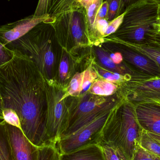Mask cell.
<instances>
[{
    "instance_id": "obj_1",
    "label": "cell",
    "mask_w": 160,
    "mask_h": 160,
    "mask_svg": "<svg viewBox=\"0 0 160 160\" xmlns=\"http://www.w3.org/2000/svg\"><path fill=\"white\" fill-rule=\"evenodd\" d=\"M0 96L3 109L16 112L21 129L33 144H51L46 131L47 82L34 63L14 53L0 65Z\"/></svg>"
},
{
    "instance_id": "obj_2",
    "label": "cell",
    "mask_w": 160,
    "mask_h": 160,
    "mask_svg": "<svg viewBox=\"0 0 160 160\" xmlns=\"http://www.w3.org/2000/svg\"><path fill=\"white\" fill-rule=\"evenodd\" d=\"M32 61L48 83L56 81L62 48L51 23L42 22L19 39L5 46Z\"/></svg>"
},
{
    "instance_id": "obj_3",
    "label": "cell",
    "mask_w": 160,
    "mask_h": 160,
    "mask_svg": "<svg viewBox=\"0 0 160 160\" xmlns=\"http://www.w3.org/2000/svg\"><path fill=\"white\" fill-rule=\"evenodd\" d=\"M140 127L135 105L123 99L115 107L102 130V141L119 148L128 160H132L139 145Z\"/></svg>"
},
{
    "instance_id": "obj_4",
    "label": "cell",
    "mask_w": 160,
    "mask_h": 160,
    "mask_svg": "<svg viewBox=\"0 0 160 160\" xmlns=\"http://www.w3.org/2000/svg\"><path fill=\"white\" fill-rule=\"evenodd\" d=\"M158 18L159 4L140 0L125 12L122 24L111 35L126 42L143 43L155 30L154 24Z\"/></svg>"
},
{
    "instance_id": "obj_5",
    "label": "cell",
    "mask_w": 160,
    "mask_h": 160,
    "mask_svg": "<svg viewBox=\"0 0 160 160\" xmlns=\"http://www.w3.org/2000/svg\"><path fill=\"white\" fill-rule=\"evenodd\" d=\"M59 44L71 54L79 55L92 46L86 9L80 7L57 17L52 23Z\"/></svg>"
},
{
    "instance_id": "obj_6",
    "label": "cell",
    "mask_w": 160,
    "mask_h": 160,
    "mask_svg": "<svg viewBox=\"0 0 160 160\" xmlns=\"http://www.w3.org/2000/svg\"><path fill=\"white\" fill-rule=\"evenodd\" d=\"M123 98L118 90L109 97L89 92L80 97H71L67 127L62 137L75 132L105 111L115 107Z\"/></svg>"
},
{
    "instance_id": "obj_7",
    "label": "cell",
    "mask_w": 160,
    "mask_h": 160,
    "mask_svg": "<svg viewBox=\"0 0 160 160\" xmlns=\"http://www.w3.org/2000/svg\"><path fill=\"white\" fill-rule=\"evenodd\" d=\"M47 134L51 143L56 145L67 127L71 97L66 88L47 82Z\"/></svg>"
},
{
    "instance_id": "obj_8",
    "label": "cell",
    "mask_w": 160,
    "mask_h": 160,
    "mask_svg": "<svg viewBox=\"0 0 160 160\" xmlns=\"http://www.w3.org/2000/svg\"><path fill=\"white\" fill-rule=\"evenodd\" d=\"M115 107L105 111L75 132L62 137L56 145L60 154L99 144L102 139L103 127Z\"/></svg>"
},
{
    "instance_id": "obj_9",
    "label": "cell",
    "mask_w": 160,
    "mask_h": 160,
    "mask_svg": "<svg viewBox=\"0 0 160 160\" xmlns=\"http://www.w3.org/2000/svg\"><path fill=\"white\" fill-rule=\"evenodd\" d=\"M118 84L121 95L134 104L148 103L160 95V78L158 77H132Z\"/></svg>"
},
{
    "instance_id": "obj_10",
    "label": "cell",
    "mask_w": 160,
    "mask_h": 160,
    "mask_svg": "<svg viewBox=\"0 0 160 160\" xmlns=\"http://www.w3.org/2000/svg\"><path fill=\"white\" fill-rule=\"evenodd\" d=\"M102 42L115 50L119 52L126 63L138 71L150 77L160 78V69L157 64L145 55L130 49L102 38Z\"/></svg>"
},
{
    "instance_id": "obj_11",
    "label": "cell",
    "mask_w": 160,
    "mask_h": 160,
    "mask_svg": "<svg viewBox=\"0 0 160 160\" xmlns=\"http://www.w3.org/2000/svg\"><path fill=\"white\" fill-rule=\"evenodd\" d=\"M49 23L47 16L32 15L15 22L8 23L0 27V44L5 46L26 34L40 22Z\"/></svg>"
},
{
    "instance_id": "obj_12",
    "label": "cell",
    "mask_w": 160,
    "mask_h": 160,
    "mask_svg": "<svg viewBox=\"0 0 160 160\" xmlns=\"http://www.w3.org/2000/svg\"><path fill=\"white\" fill-rule=\"evenodd\" d=\"M14 160H38V148L33 144L19 128L6 122Z\"/></svg>"
},
{
    "instance_id": "obj_13",
    "label": "cell",
    "mask_w": 160,
    "mask_h": 160,
    "mask_svg": "<svg viewBox=\"0 0 160 160\" xmlns=\"http://www.w3.org/2000/svg\"><path fill=\"white\" fill-rule=\"evenodd\" d=\"M83 57L74 55L62 49V56L59 64L55 83L66 88L72 78L78 72L83 71L82 69Z\"/></svg>"
},
{
    "instance_id": "obj_14",
    "label": "cell",
    "mask_w": 160,
    "mask_h": 160,
    "mask_svg": "<svg viewBox=\"0 0 160 160\" xmlns=\"http://www.w3.org/2000/svg\"><path fill=\"white\" fill-rule=\"evenodd\" d=\"M80 7L78 0H39L34 15L47 16L52 24L58 16Z\"/></svg>"
},
{
    "instance_id": "obj_15",
    "label": "cell",
    "mask_w": 160,
    "mask_h": 160,
    "mask_svg": "<svg viewBox=\"0 0 160 160\" xmlns=\"http://www.w3.org/2000/svg\"><path fill=\"white\" fill-rule=\"evenodd\" d=\"M92 50L95 62L99 66L108 71L117 73L124 76H146L137 70L133 69L126 62L121 65H118L110 58L107 52L100 43L92 45Z\"/></svg>"
},
{
    "instance_id": "obj_16",
    "label": "cell",
    "mask_w": 160,
    "mask_h": 160,
    "mask_svg": "<svg viewBox=\"0 0 160 160\" xmlns=\"http://www.w3.org/2000/svg\"><path fill=\"white\" fill-rule=\"evenodd\" d=\"M140 127L148 131L160 133V106L152 103L134 104Z\"/></svg>"
},
{
    "instance_id": "obj_17",
    "label": "cell",
    "mask_w": 160,
    "mask_h": 160,
    "mask_svg": "<svg viewBox=\"0 0 160 160\" xmlns=\"http://www.w3.org/2000/svg\"><path fill=\"white\" fill-rule=\"evenodd\" d=\"M104 39L130 49L148 57L157 64L160 69V47L151 42L146 41L141 43L126 42L112 35L103 38Z\"/></svg>"
},
{
    "instance_id": "obj_18",
    "label": "cell",
    "mask_w": 160,
    "mask_h": 160,
    "mask_svg": "<svg viewBox=\"0 0 160 160\" xmlns=\"http://www.w3.org/2000/svg\"><path fill=\"white\" fill-rule=\"evenodd\" d=\"M60 160H105L99 144L93 145L66 154H60Z\"/></svg>"
},
{
    "instance_id": "obj_19",
    "label": "cell",
    "mask_w": 160,
    "mask_h": 160,
    "mask_svg": "<svg viewBox=\"0 0 160 160\" xmlns=\"http://www.w3.org/2000/svg\"><path fill=\"white\" fill-rule=\"evenodd\" d=\"M118 84L106 81L100 77L91 86L88 92L94 95L102 97H109L117 93Z\"/></svg>"
},
{
    "instance_id": "obj_20",
    "label": "cell",
    "mask_w": 160,
    "mask_h": 160,
    "mask_svg": "<svg viewBox=\"0 0 160 160\" xmlns=\"http://www.w3.org/2000/svg\"><path fill=\"white\" fill-rule=\"evenodd\" d=\"M0 160H14L6 122L0 120Z\"/></svg>"
},
{
    "instance_id": "obj_21",
    "label": "cell",
    "mask_w": 160,
    "mask_h": 160,
    "mask_svg": "<svg viewBox=\"0 0 160 160\" xmlns=\"http://www.w3.org/2000/svg\"><path fill=\"white\" fill-rule=\"evenodd\" d=\"M139 143L141 147L160 160V145L149 136L146 130L141 127L139 131Z\"/></svg>"
},
{
    "instance_id": "obj_22",
    "label": "cell",
    "mask_w": 160,
    "mask_h": 160,
    "mask_svg": "<svg viewBox=\"0 0 160 160\" xmlns=\"http://www.w3.org/2000/svg\"><path fill=\"white\" fill-rule=\"evenodd\" d=\"M103 2V0H93L85 9L88 35L91 43L94 35V24L97 13Z\"/></svg>"
},
{
    "instance_id": "obj_23",
    "label": "cell",
    "mask_w": 160,
    "mask_h": 160,
    "mask_svg": "<svg viewBox=\"0 0 160 160\" xmlns=\"http://www.w3.org/2000/svg\"><path fill=\"white\" fill-rule=\"evenodd\" d=\"M101 147L105 160H128L119 148L111 143L101 141Z\"/></svg>"
},
{
    "instance_id": "obj_24",
    "label": "cell",
    "mask_w": 160,
    "mask_h": 160,
    "mask_svg": "<svg viewBox=\"0 0 160 160\" xmlns=\"http://www.w3.org/2000/svg\"><path fill=\"white\" fill-rule=\"evenodd\" d=\"M92 66L101 78L117 84L128 79L132 77L130 76H123L118 73H113L111 71H108L97 64L95 62V61L93 62Z\"/></svg>"
},
{
    "instance_id": "obj_25",
    "label": "cell",
    "mask_w": 160,
    "mask_h": 160,
    "mask_svg": "<svg viewBox=\"0 0 160 160\" xmlns=\"http://www.w3.org/2000/svg\"><path fill=\"white\" fill-rule=\"evenodd\" d=\"M84 71L77 72L70 80L66 88L67 93L68 96L72 97L80 96L82 90Z\"/></svg>"
},
{
    "instance_id": "obj_26",
    "label": "cell",
    "mask_w": 160,
    "mask_h": 160,
    "mask_svg": "<svg viewBox=\"0 0 160 160\" xmlns=\"http://www.w3.org/2000/svg\"><path fill=\"white\" fill-rule=\"evenodd\" d=\"M92 64L93 63L84 71L82 90L80 96L88 92L93 83L100 78L96 70L93 68Z\"/></svg>"
},
{
    "instance_id": "obj_27",
    "label": "cell",
    "mask_w": 160,
    "mask_h": 160,
    "mask_svg": "<svg viewBox=\"0 0 160 160\" xmlns=\"http://www.w3.org/2000/svg\"><path fill=\"white\" fill-rule=\"evenodd\" d=\"M60 152L55 145L38 148V160H60Z\"/></svg>"
},
{
    "instance_id": "obj_28",
    "label": "cell",
    "mask_w": 160,
    "mask_h": 160,
    "mask_svg": "<svg viewBox=\"0 0 160 160\" xmlns=\"http://www.w3.org/2000/svg\"><path fill=\"white\" fill-rule=\"evenodd\" d=\"M108 4L107 19L109 22L118 16L121 0H106Z\"/></svg>"
},
{
    "instance_id": "obj_29",
    "label": "cell",
    "mask_w": 160,
    "mask_h": 160,
    "mask_svg": "<svg viewBox=\"0 0 160 160\" xmlns=\"http://www.w3.org/2000/svg\"><path fill=\"white\" fill-rule=\"evenodd\" d=\"M4 120L9 125L21 129L19 118L16 112L9 109H3Z\"/></svg>"
},
{
    "instance_id": "obj_30",
    "label": "cell",
    "mask_w": 160,
    "mask_h": 160,
    "mask_svg": "<svg viewBox=\"0 0 160 160\" xmlns=\"http://www.w3.org/2000/svg\"><path fill=\"white\" fill-rule=\"evenodd\" d=\"M125 14V12L109 22V25L104 34V37L113 34L117 31L122 24Z\"/></svg>"
},
{
    "instance_id": "obj_31",
    "label": "cell",
    "mask_w": 160,
    "mask_h": 160,
    "mask_svg": "<svg viewBox=\"0 0 160 160\" xmlns=\"http://www.w3.org/2000/svg\"><path fill=\"white\" fill-rule=\"evenodd\" d=\"M132 160H160L138 146Z\"/></svg>"
},
{
    "instance_id": "obj_32",
    "label": "cell",
    "mask_w": 160,
    "mask_h": 160,
    "mask_svg": "<svg viewBox=\"0 0 160 160\" xmlns=\"http://www.w3.org/2000/svg\"><path fill=\"white\" fill-rule=\"evenodd\" d=\"M14 55L13 52L0 44V65L10 61Z\"/></svg>"
},
{
    "instance_id": "obj_33",
    "label": "cell",
    "mask_w": 160,
    "mask_h": 160,
    "mask_svg": "<svg viewBox=\"0 0 160 160\" xmlns=\"http://www.w3.org/2000/svg\"><path fill=\"white\" fill-rule=\"evenodd\" d=\"M108 13V3L106 1H105L103 2L99 8L98 11L97 13V17H96V20L100 19H107Z\"/></svg>"
},
{
    "instance_id": "obj_34",
    "label": "cell",
    "mask_w": 160,
    "mask_h": 160,
    "mask_svg": "<svg viewBox=\"0 0 160 160\" xmlns=\"http://www.w3.org/2000/svg\"><path fill=\"white\" fill-rule=\"evenodd\" d=\"M140 0H121L118 16L125 13L131 6Z\"/></svg>"
},
{
    "instance_id": "obj_35",
    "label": "cell",
    "mask_w": 160,
    "mask_h": 160,
    "mask_svg": "<svg viewBox=\"0 0 160 160\" xmlns=\"http://www.w3.org/2000/svg\"><path fill=\"white\" fill-rule=\"evenodd\" d=\"M146 41L154 43L160 47V36L157 34L156 31H153L148 35Z\"/></svg>"
},
{
    "instance_id": "obj_36",
    "label": "cell",
    "mask_w": 160,
    "mask_h": 160,
    "mask_svg": "<svg viewBox=\"0 0 160 160\" xmlns=\"http://www.w3.org/2000/svg\"><path fill=\"white\" fill-rule=\"evenodd\" d=\"M146 130V129H145ZM149 136L160 145V133H156L147 130Z\"/></svg>"
},
{
    "instance_id": "obj_37",
    "label": "cell",
    "mask_w": 160,
    "mask_h": 160,
    "mask_svg": "<svg viewBox=\"0 0 160 160\" xmlns=\"http://www.w3.org/2000/svg\"><path fill=\"white\" fill-rule=\"evenodd\" d=\"M93 1V0H78V2L81 6L86 9Z\"/></svg>"
},
{
    "instance_id": "obj_38",
    "label": "cell",
    "mask_w": 160,
    "mask_h": 160,
    "mask_svg": "<svg viewBox=\"0 0 160 160\" xmlns=\"http://www.w3.org/2000/svg\"><path fill=\"white\" fill-rule=\"evenodd\" d=\"M154 28L157 34L160 36V18H158L157 22L154 23Z\"/></svg>"
},
{
    "instance_id": "obj_39",
    "label": "cell",
    "mask_w": 160,
    "mask_h": 160,
    "mask_svg": "<svg viewBox=\"0 0 160 160\" xmlns=\"http://www.w3.org/2000/svg\"><path fill=\"white\" fill-rule=\"evenodd\" d=\"M148 103H154V104H157V105H159L160 106V95L158 98L152 100V101L149 102H148Z\"/></svg>"
},
{
    "instance_id": "obj_40",
    "label": "cell",
    "mask_w": 160,
    "mask_h": 160,
    "mask_svg": "<svg viewBox=\"0 0 160 160\" xmlns=\"http://www.w3.org/2000/svg\"><path fill=\"white\" fill-rule=\"evenodd\" d=\"M0 120H4L2 105V100H1V96H0Z\"/></svg>"
},
{
    "instance_id": "obj_41",
    "label": "cell",
    "mask_w": 160,
    "mask_h": 160,
    "mask_svg": "<svg viewBox=\"0 0 160 160\" xmlns=\"http://www.w3.org/2000/svg\"><path fill=\"white\" fill-rule=\"evenodd\" d=\"M151 2H154L157 3H160V0H148Z\"/></svg>"
},
{
    "instance_id": "obj_42",
    "label": "cell",
    "mask_w": 160,
    "mask_h": 160,
    "mask_svg": "<svg viewBox=\"0 0 160 160\" xmlns=\"http://www.w3.org/2000/svg\"><path fill=\"white\" fill-rule=\"evenodd\" d=\"M159 18H160V3L159 4Z\"/></svg>"
},
{
    "instance_id": "obj_43",
    "label": "cell",
    "mask_w": 160,
    "mask_h": 160,
    "mask_svg": "<svg viewBox=\"0 0 160 160\" xmlns=\"http://www.w3.org/2000/svg\"><path fill=\"white\" fill-rule=\"evenodd\" d=\"M8 1H9V0H8Z\"/></svg>"
}]
</instances>
